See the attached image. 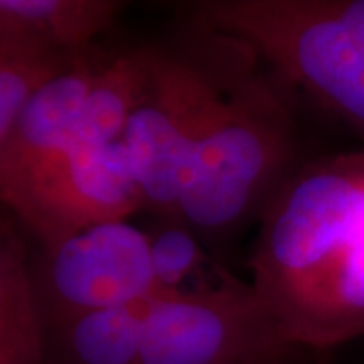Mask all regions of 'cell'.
Wrapping results in <instances>:
<instances>
[{"label": "cell", "mask_w": 364, "mask_h": 364, "mask_svg": "<svg viewBox=\"0 0 364 364\" xmlns=\"http://www.w3.org/2000/svg\"><path fill=\"white\" fill-rule=\"evenodd\" d=\"M126 9L116 0H0V45L75 55Z\"/></svg>", "instance_id": "cell-9"}, {"label": "cell", "mask_w": 364, "mask_h": 364, "mask_svg": "<svg viewBox=\"0 0 364 364\" xmlns=\"http://www.w3.org/2000/svg\"><path fill=\"white\" fill-rule=\"evenodd\" d=\"M277 77H251L223 95L178 196L176 217L205 243H223L261 217L294 172V116Z\"/></svg>", "instance_id": "cell-3"}, {"label": "cell", "mask_w": 364, "mask_h": 364, "mask_svg": "<svg viewBox=\"0 0 364 364\" xmlns=\"http://www.w3.org/2000/svg\"><path fill=\"white\" fill-rule=\"evenodd\" d=\"M154 277L162 294L188 289L186 282L205 261V241L178 217L156 219L148 231Z\"/></svg>", "instance_id": "cell-13"}, {"label": "cell", "mask_w": 364, "mask_h": 364, "mask_svg": "<svg viewBox=\"0 0 364 364\" xmlns=\"http://www.w3.org/2000/svg\"><path fill=\"white\" fill-rule=\"evenodd\" d=\"M191 18L257 55L364 140V0H207Z\"/></svg>", "instance_id": "cell-2"}, {"label": "cell", "mask_w": 364, "mask_h": 364, "mask_svg": "<svg viewBox=\"0 0 364 364\" xmlns=\"http://www.w3.org/2000/svg\"><path fill=\"white\" fill-rule=\"evenodd\" d=\"M75 55L28 51L0 45V144L6 138L26 100L47 79L69 65Z\"/></svg>", "instance_id": "cell-12"}, {"label": "cell", "mask_w": 364, "mask_h": 364, "mask_svg": "<svg viewBox=\"0 0 364 364\" xmlns=\"http://www.w3.org/2000/svg\"><path fill=\"white\" fill-rule=\"evenodd\" d=\"M107 53L85 49L35 91L0 144V207L77 142L85 104Z\"/></svg>", "instance_id": "cell-8"}, {"label": "cell", "mask_w": 364, "mask_h": 364, "mask_svg": "<svg viewBox=\"0 0 364 364\" xmlns=\"http://www.w3.org/2000/svg\"><path fill=\"white\" fill-rule=\"evenodd\" d=\"M223 93L200 67L152 49L150 77L122 146L140 186L144 210L174 219L182 182Z\"/></svg>", "instance_id": "cell-5"}, {"label": "cell", "mask_w": 364, "mask_h": 364, "mask_svg": "<svg viewBox=\"0 0 364 364\" xmlns=\"http://www.w3.org/2000/svg\"><path fill=\"white\" fill-rule=\"evenodd\" d=\"M301 352L251 282L221 272L213 286L150 301L138 364H298Z\"/></svg>", "instance_id": "cell-4"}, {"label": "cell", "mask_w": 364, "mask_h": 364, "mask_svg": "<svg viewBox=\"0 0 364 364\" xmlns=\"http://www.w3.org/2000/svg\"><path fill=\"white\" fill-rule=\"evenodd\" d=\"M0 364H45L26 231L0 207Z\"/></svg>", "instance_id": "cell-10"}, {"label": "cell", "mask_w": 364, "mask_h": 364, "mask_svg": "<svg viewBox=\"0 0 364 364\" xmlns=\"http://www.w3.org/2000/svg\"><path fill=\"white\" fill-rule=\"evenodd\" d=\"M251 286L301 350L364 336V148L296 168L261 213Z\"/></svg>", "instance_id": "cell-1"}, {"label": "cell", "mask_w": 364, "mask_h": 364, "mask_svg": "<svg viewBox=\"0 0 364 364\" xmlns=\"http://www.w3.org/2000/svg\"><path fill=\"white\" fill-rule=\"evenodd\" d=\"M33 287L43 326L81 314L142 304L162 291L148 231L130 221L102 223L33 255Z\"/></svg>", "instance_id": "cell-6"}, {"label": "cell", "mask_w": 364, "mask_h": 364, "mask_svg": "<svg viewBox=\"0 0 364 364\" xmlns=\"http://www.w3.org/2000/svg\"><path fill=\"white\" fill-rule=\"evenodd\" d=\"M4 208L49 247L93 225L128 221L144 200L122 142H75Z\"/></svg>", "instance_id": "cell-7"}, {"label": "cell", "mask_w": 364, "mask_h": 364, "mask_svg": "<svg viewBox=\"0 0 364 364\" xmlns=\"http://www.w3.org/2000/svg\"><path fill=\"white\" fill-rule=\"evenodd\" d=\"M150 301L43 326L45 364H138Z\"/></svg>", "instance_id": "cell-11"}]
</instances>
